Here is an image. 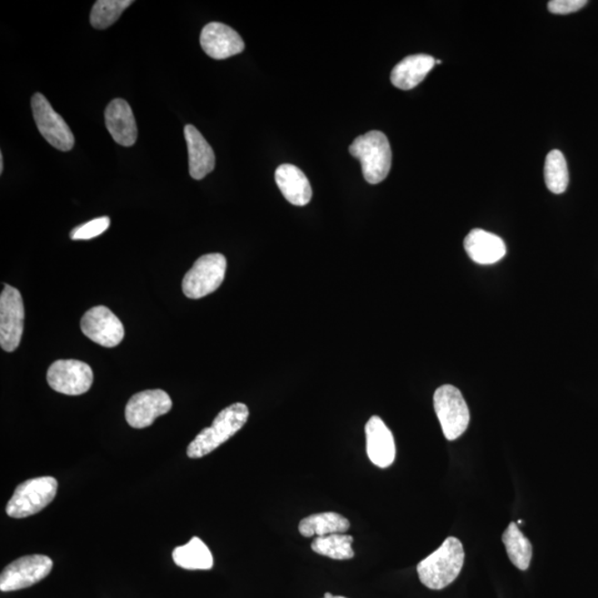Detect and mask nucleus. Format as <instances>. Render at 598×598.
Instances as JSON below:
<instances>
[{"mask_svg":"<svg viewBox=\"0 0 598 598\" xmlns=\"http://www.w3.org/2000/svg\"><path fill=\"white\" fill-rule=\"evenodd\" d=\"M184 137L188 150L189 176L202 179L216 167V154L201 132L191 124L184 128Z\"/></svg>","mask_w":598,"mask_h":598,"instance_id":"nucleus-17","label":"nucleus"},{"mask_svg":"<svg viewBox=\"0 0 598 598\" xmlns=\"http://www.w3.org/2000/svg\"><path fill=\"white\" fill-rule=\"evenodd\" d=\"M110 227V218L108 217H98L92 219V221L82 224L74 227L70 233V238L73 241H80V239H92L101 236L102 233L106 232Z\"/></svg>","mask_w":598,"mask_h":598,"instance_id":"nucleus-26","label":"nucleus"},{"mask_svg":"<svg viewBox=\"0 0 598 598\" xmlns=\"http://www.w3.org/2000/svg\"><path fill=\"white\" fill-rule=\"evenodd\" d=\"M172 400L161 389L136 393L126 407V419L130 426L143 429L152 425L156 419L172 409Z\"/></svg>","mask_w":598,"mask_h":598,"instance_id":"nucleus-11","label":"nucleus"},{"mask_svg":"<svg viewBox=\"0 0 598 598\" xmlns=\"http://www.w3.org/2000/svg\"><path fill=\"white\" fill-rule=\"evenodd\" d=\"M351 527V522L345 516L336 512H323L303 518L298 530L303 536L312 537L346 533Z\"/></svg>","mask_w":598,"mask_h":598,"instance_id":"nucleus-21","label":"nucleus"},{"mask_svg":"<svg viewBox=\"0 0 598 598\" xmlns=\"http://www.w3.org/2000/svg\"><path fill=\"white\" fill-rule=\"evenodd\" d=\"M333 598H347V597H343V596H333Z\"/></svg>","mask_w":598,"mask_h":598,"instance_id":"nucleus-31","label":"nucleus"},{"mask_svg":"<svg viewBox=\"0 0 598 598\" xmlns=\"http://www.w3.org/2000/svg\"><path fill=\"white\" fill-rule=\"evenodd\" d=\"M586 5V0H552L547 4V8L552 14H567L578 12Z\"/></svg>","mask_w":598,"mask_h":598,"instance_id":"nucleus-27","label":"nucleus"},{"mask_svg":"<svg viewBox=\"0 0 598 598\" xmlns=\"http://www.w3.org/2000/svg\"><path fill=\"white\" fill-rule=\"evenodd\" d=\"M82 331L93 342L108 348L118 346L124 337L122 323L106 306L89 309L82 319Z\"/></svg>","mask_w":598,"mask_h":598,"instance_id":"nucleus-12","label":"nucleus"},{"mask_svg":"<svg viewBox=\"0 0 598 598\" xmlns=\"http://www.w3.org/2000/svg\"><path fill=\"white\" fill-rule=\"evenodd\" d=\"M353 537L345 533H336L325 536H317L312 543V550L319 555L333 560H352L355 556L352 550Z\"/></svg>","mask_w":598,"mask_h":598,"instance_id":"nucleus-23","label":"nucleus"},{"mask_svg":"<svg viewBox=\"0 0 598 598\" xmlns=\"http://www.w3.org/2000/svg\"><path fill=\"white\" fill-rule=\"evenodd\" d=\"M365 432L369 460L378 468L391 467L396 458L395 438L391 429L381 417L372 416L367 422Z\"/></svg>","mask_w":598,"mask_h":598,"instance_id":"nucleus-14","label":"nucleus"},{"mask_svg":"<svg viewBox=\"0 0 598 598\" xmlns=\"http://www.w3.org/2000/svg\"><path fill=\"white\" fill-rule=\"evenodd\" d=\"M333 595L332 594V593H325V595H323V598H333Z\"/></svg>","mask_w":598,"mask_h":598,"instance_id":"nucleus-29","label":"nucleus"},{"mask_svg":"<svg viewBox=\"0 0 598 598\" xmlns=\"http://www.w3.org/2000/svg\"><path fill=\"white\" fill-rule=\"evenodd\" d=\"M174 563L178 567L189 571L211 570L214 564L213 555L201 538L194 536L186 545L178 546L172 553Z\"/></svg>","mask_w":598,"mask_h":598,"instance_id":"nucleus-20","label":"nucleus"},{"mask_svg":"<svg viewBox=\"0 0 598 598\" xmlns=\"http://www.w3.org/2000/svg\"><path fill=\"white\" fill-rule=\"evenodd\" d=\"M199 43L207 56L223 60L246 49L243 39L233 28L222 23H209L203 28Z\"/></svg>","mask_w":598,"mask_h":598,"instance_id":"nucleus-13","label":"nucleus"},{"mask_svg":"<svg viewBox=\"0 0 598 598\" xmlns=\"http://www.w3.org/2000/svg\"><path fill=\"white\" fill-rule=\"evenodd\" d=\"M32 108L34 122L47 142L60 151H70L74 146L73 133L63 117L54 111L47 98L42 93L34 94Z\"/></svg>","mask_w":598,"mask_h":598,"instance_id":"nucleus-9","label":"nucleus"},{"mask_svg":"<svg viewBox=\"0 0 598 598\" xmlns=\"http://www.w3.org/2000/svg\"><path fill=\"white\" fill-rule=\"evenodd\" d=\"M545 178L546 188L552 193L562 194L568 187L567 163L560 150H553L547 154L545 166Z\"/></svg>","mask_w":598,"mask_h":598,"instance_id":"nucleus-24","label":"nucleus"},{"mask_svg":"<svg viewBox=\"0 0 598 598\" xmlns=\"http://www.w3.org/2000/svg\"><path fill=\"white\" fill-rule=\"evenodd\" d=\"M463 244L468 257L480 265H492L501 261L506 254L505 241L481 228L472 229Z\"/></svg>","mask_w":598,"mask_h":598,"instance_id":"nucleus-16","label":"nucleus"},{"mask_svg":"<svg viewBox=\"0 0 598 598\" xmlns=\"http://www.w3.org/2000/svg\"><path fill=\"white\" fill-rule=\"evenodd\" d=\"M433 406L447 440H457L466 432L470 423V411L458 388L439 387L433 396Z\"/></svg>","mask_w":598,"mask_h":598,"instance_id":"nucleus-5","label":"nucleus"},{"mask_svg":"<svg viewBox=\"0 0 598 598\" xmlns=\"http://www.w3.org/2000/svg\"><path fill=\"white\" fill-rule=\"evenodd\" d=\"M349 152L361 161L368 183H381L391 172L392 153L385 133L371 131L356 138Z\"/></svg>","mask_w":598,"mask_h":598,"instance_id":"nucleus-3","label":"nucleus"},{"mask_svg":"<svg viewBox=\"0 0 598 598\" xmlns=\"http://www.w3.org/2000/svg\"><path fill=\"white\" fill-rule=\"evenodd\" d=\"M441 63H442L441 60H436L437 64H440Z\"/></svg>","mask_w":598,"mask_h":598,"instance_id":"nucleus-30","label":"nucleus"},{"mask_svg":"<svg viewBox=\"0 0 598 598\" xmlns=\"http://www.w3.org/2000/svg\"><path fill=\"white\" fill-rule=\"evenodd\" d=\"M435 64L436 59L429 54H413L406 57L392 69L391 82L398 89H413L423 82Z\"/></svg>","mask_w":598,"mask_h":598,"instance_id":"nucleus-19","label":"nucleus"},{"mask_svg":"<svg viewBox=\"0 0 598 598\" xmlns=\"http://www.w3.org/2000/svg\"><path fill=\"white\" fill-rule=\"evenodd\" d=\"M110 134L120 146L132 147L137 142L138 128L132 109L123 99H114L104 113Z\"/></svg>","mask_w":598,"mask_h":598,"instance_id":"nucleus-15","label":"nucleus"},{"mask_svg":"<svg viewBox=\"0 0 598 598\" xmlns=\"http://www.w3.org/2000/svg\"><path fill=\"white\" fill-rule=\"evenodd\" d=\"M132 4V0H98L94 3L90 14V23L96 29L112 26L121 17L124 10Z\"/></svg>","mask_w":598,"mask_h":598,"instance_id":"nucleus-25","label":"nucleus"},{"mask_svg":"<svg viewBox=\"0 0 598 598\" xmlns=\"http://www.w3.org/2000/svg\"><path fill=\"white\" fill-rule=\"evenodd\" d=\"M508 558L518 570L526 571L532 560V545L516 522H511L502 535Z\"/></svg>","mask_w":598,"mask_h":598,"instance_id":"nucleus-22","label":"nucleus"},{"mask_svg":"<svg viewBox=\"0 0 598 598\" xmlns=\"http://www.w3.org/2000/svg\"><path fill=\"white\" fill-rule=\"evenodd\" d=\"M53 563L46 555H27L18 558L4 568L0 576V590L13 592L37 584L52 572Z\"/></svg>","mask_w":598,"mask_h":598,"instance_id":"nucleus-7","label":"nucleus"},{"mask_svg":"<svg viewBox=\"0 0 598 598\" xmlns=\"http://www.w3.org/2000/svg\"><path fill=\"white\" fill-rule=\"evenodd\" d=\"M24 309L22 294L5 284L0 295V346L5 352L16 351L24 332Z\"/></svg>","mask_w":598,"mask_h":598,"instance_id":"nucleus-8","label":"nucleus"},{"mask_svg":"<svg viewBox=\"0 0 598 598\" xmlns=\"http://www.w3.org/2000/svg\"><path fill=\"white\" fill-rule=\"evenodd\" d=\"M465 563V550L457 537H448L436 552L419 563L417 572L423 585L442 590L456 581Z\"/></svg>","mask_w":598,"mask_h":598,"instance_id":"nucleus-1","label":"nucleus"},{"mask_svg":"<svg viewBox=\"0 0 598 598\" xmlns=\"http://www.w3.org/2000/svg\"><path fill=\"white\" fill-rule=\"evenodd\" d=\"M47 381L54 391L67 396H80L92 388L93 371L86 362L62 359L49 367Z\"/></svg>","mask_w":598,"mask_h":598,"instance_id":"nucleus-10","label":"nucleus"},{"mask_svg":"<svg viewBox=\"0 0 598 598\" xmlns=\"http://www.w3.org/2000/svg\"><path fill=\"white\" fill-rule=\"evenodd\" d=\"M4 172V157L3 153H0V173Z\"/></svg>","mask_w":598,"mask_h":598,"instance_id":"nucleus-28","label":"nucleus"},{"mask_svg":"<svg viewBox=\"0 0 598 598\" xmlns=\"http://www.w3.org/2000/svg\"><path fill=\"white\" fill-rule=\"evenodd\" d=\"M275 181L284 198L293 206L305 207L311 202V183L301 169L293 164H282L276 169Z\"/></svg>","mask_w":598,"mask_h":598,"instance_id":"nucleus-18","label":"nucleus"},{"mask_svg":"<svg viewBox=\"0 0 598 598\" xmlns=\"http://www.w3.org/2000/svg\"><path fill=\"white\" fill-rule=\"evenodd\" d=\"M57 491L58 482L53 477L30 478L14 490L7 503V515L14 518L37 515L53 501Z\"/></svg>","mask_w":598,"mask_h":598,"instance_id":"nucleus-4","label":"nucleus"},{"mask_svg":"<svg viewBox=\"0 0 598 598\" xmlns=\"http://www.w3.org/2000/svg\"><path fill=\"white\" fill-rule=\"evenodd\" d=\"M248 416L247 406L241 402L233 403V405L223 409L214 419L212 426L203 429L196 439L189 443L187 450L188 457L199 458L209 455L233 436H236L246 426Z\"/></svg>","mask_w":598,"mask_h":598,"instance_id":"nucleus-2","label":"nucleus"},{"mask_svg":"<svg viewBox=\"0 0 598 598\" xmlns=\"http://www.w3.org/2000/svg\"><path fill=\"white\" fill-rule=\"evenodd\" d=\"M227 267V258L222 254H207L199 257L183 278L184 295L199 299L216 292L226 278Z\"/></svg>","mask_w":598,"mask_h":598,"instance_id":"nucleus-6","label":"nucleus"}]
</instances>
